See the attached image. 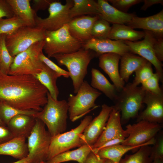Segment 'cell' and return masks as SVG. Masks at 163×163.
I'll use <instances>...</instances> for the list:
<instances>
[{"label":"cell","instance_id":"obj_20","mask_svg":"<svg viewBox=\"0 0 163 163\" xmlns=\"http://www.w3.org/2000/svg\"><path fill=\"white\" fill-rule=\"evenodd\" d=\"M126 24L133 29H143L152 32L157 37L163 38V10L146 17H139L135 15Z\"/></svg>","mask_w":163,"mask_h":163},{"label":"cell","instance_id":"obj_28","mask_svg":"<svg viewBox=\"0 0 163 163\" xmlns=\"http://www.w3.org/2000/svg\"><path fill=\"white\" fill-rule=\"evenodd\" d=\"M144 35V31L136 30L124 24H113L111 27L108 38L135 42L143 38Z\"/></svg>","mask_w":163,"mask_h":163},{"label":"cell","instance_id":"obj_38","mask_svg":"<svg viewBox=\"0 0 163 163\" xmlns=\"http://www.w3.org/2000/svg\"><path fill=\"white\" fill-rule=\"evenodd\" d=\"M160 81L159 76L155 72L150 78L142 83L141 87L145 91L155 94H163V92L159 85Z\"/></svg>","mask_w":163,"mask_h":163},{"label":"cell","instance_id":"obj_8","mask_svg":"<svg viewBox=\"0 0 163 163\" xmlns=\"http://www.w3.org/2000/svg\"><path fill=\"white\" fill-rule=\"evenodd\" d=\"M92 119L91 116H86L75 128L52 137L46 161L59 154L83 145L82 134Z\"/></svg>","mask_w":163,"mask_h":163},{"label":"cell","instance_id":"obj_16","mask_svg":"<svg viewBox=\"0 0 163 163\" xmlns=\"http://www.w3.org/2000/svg\"><path fill=\"white\" fill-rule=\"evenodd\" d=\"M146 108L139 113L137 122L145 120L162 124L163 121V94H155L145 91L143 101Z\"/></svg>","mask_w":163,"mask_h":163},{"label":"cell","instance_id":"obj_53","mask_svg":"<svg viewBox=\"0 0 163 163\" xmlns=\"http://www.w3.org/2000/svg\"><path fill=\"white\" fill-rule=\"evenodd\" d=\"M45 162H40V163H44Z\"/></svg>","mask_w":163,"mask_h":163},{"label":"cell","instance_id":"obj_48","mask_svg":"<svg viewBox=\"0 0 163 163\" xmlns=\"http://www.w3.org/2000/svg\"><path fill=\"white\" fill-rule=\"evenodd\" d=\"M143 5L141 7V10L143 11L146 10L148 8L155 4H163V0H144Z\"/></svg>","mask_w":163,"mask_h":163},{"label":"cell","instance_id":"obj_43","mask_svg":"<svg viewBox=\"0 0 163 163\" xmlns=\"http://www.w3.org/2000/svg\"><path fill=\"white\" fill-rule=\"evenodd\" d=\"M153 48L156 57L161 62L163 61V38L157 37L154 43Z\"/></svg>","mask_w":163,"mask_h":163},{"label":"cell","instance_id":"obj_11","mask_svg":"<svg viewBox=\"0 0 163 163\" xmlns=\"http://www.w3.org/2000/svg\"><path fill=\"white\" fill-rule=\"evenodd\" d=\"M125 130L128 136L121 144L132 146L153 145L155 137L161 131V124L140 120L136 123L129 124Z\"/></svg>","mask_w":163,"mask_h":163},{"label":"cell","instance_id":"obj_1","mask_svg":"<svg viewBox=\"0 0 163 163\" xmlns=\"http://www.w3.org/2000/svg\"><path fill=\"white\" fill-rule=\"evenodd\" d=\"M48 92L33 75H10L0 70V100L14 108L40 111Z\"/></svg>","mask_w":163,"mask_h":163},{"label":"cell","instance_id":"obj_37","mask_svg":"<svg viewBox=\"0 0 163 163\" xmlns=\"http://www.w3.org/2000/svg\"><path fill=\"white\" fill-rule=\"evenodd\" d=\"M152 65L151 63L147 61L135 72V77L133 83H131L133 86H138L153 75L154 73Z\"/></svg>","mask_w":163,"mask_h":163},{"label":"cell","instance_id":"obj_41","mask_svg":"<svg viewBox=\"0 0 163 163\" xmlns=\"http://www.w3.org/2000/svg\"><path fill=\"white\" fill-rule=\"evenodd\" d=\"M40 58L44 64L61 76H63L66 78L69 77V73L68 71L61 68L50 60L44 55L43 52L40 53Z\"/></svg>","mask_w":163,"mask_h":163},{"label":"cell","instance_id":"obj_25","mask_svg":"<svg viewBox=\"0 0 163 163\" xmlns=\"http://www.w3.org/2000/svg\"><path fill=\"white\" fill-rule=\"evenodd\" d=\"M120 75L121 79L127 82L131 74L148 61L131 52L121 56Z\"/></svg>","mask_w":163,"mask_h":163},{"label":"cell","instance_id":"obj_46","mask_svg":"<svg viewBox=\"0 0 163 163\" xmlns=\"http://www.w3.org/2000/svg\"><path fill=\"white\" fill-rule=\"evenodd\" d=\"M106 160L100 158L92 150L87 156L85 163H104Z\"/></svg>","mask_w":163,"mask_h":163},{"label":"cell","instance_id":"obj_54","mask_svg":"<svg viewBox=\"0 0 163 163\" xmlns=\"http://www.w3.org/2000/svg\"><path fill=\"white\" fill-rule=\"evenodd\" d=\"M44 163H47V162L46 161H45Z\"/></svg>","mask_w":163,"mask_h":163},{"label":"cell","instance_id":"obj_42","mask_svg":"<svg viewBox=\"0 0 163 163\" xmlns=\"http://www.w3.org/2000/svg\"><path fill=\"white\" fill-rule=\"evenodd\" d=\"M14 14L6 0H0V19L12 17Z\"/></svg>","mask_w":163,"mask_h":163},{"label":"cell","instance_id":"obj_32","mask_svg":"<svg viewBox=\"0 0 163 163\" xmlns=\"http://www.w3.org/2000/svg\"><path fill=\"white\" fill-rule=\"evenodd\" d=\"M136 152L132 155H126L119 163H152L150 157L151 147L149 145L141 147Z\"/></svg>","mask_w":163,"mask_h":163},{"label":"cell","instance_id":"obj_27","mask_svg":"<svg viewBox=\"0 0 163 163\" xmlns=\"http://www.w3.org/2000/svg\"><path fill=\"white\" fill-rule=\"evenodd\" d=\"M92 149V146L83 145L76 149L59 154L46 162L47 163H61L72 161L79 163H85L87 156Z\"/></svg>","mask_w":163,"mask_h":163},{"label":"cell","instance_id":"obj_23","mask_svg":"<svg viewBox=\"0 0 163 163\" xmlns=\"http://www.w3.org/2000/svg\"><path fill=\"white\" fill-rule=\"evenodd\" d=\"M13 11L14 15L21 18L26 26L34 27L37 15L30 5V0H6Z\"/></svg>","mask_w":163,"mask_h":163},{"label":"cell","instance_id":"obj_9","mask_svg":"<svg viewBox=\"0 0 163 163\" xmlns=\"http://www.w3.org/2000/svg\"><path fill=\"white\" fill-rule=\"evenodd\" d=\"M45 37V30L41 28L24 26L12 34L6 35L5 41L10 54L14 57Z\"/></svg>","mask_w":163,"mask_h":163},{"label":"cell","instance_id":"obj_19","mask_svg":"<svg viewBox=\"0 0 163 163\" xmlns=\"http://www.w3.org/2000/svg\"><path fill=\"white\" fill-rule=\"evenodd\" d=\"M99 66L109 76L117 91L125 86V82L120 78L119 63L121 56L115 53H107L99 56Z\"/></svg>","mask_w":163,"mask_h":163},{"label":"cell","instance_id":"obj_26","mask_svg":"<svg viewBox=\"0 0 163 163\" xmlns=\"http://www.w3.org/2000/svg\"><path fill=\"white\" fill-rule=\"evenodd\" d=\"M90 85L93 88L102 92L106 96L113 101L118 91L114 85L111 84L104 75L98 70H91Z\"/></svg>","mask_w":163,"mask_h":163},{"label":"cell","instance_id":"obj_18","mask_svg":"<svg viewBox=\"0 0 163 163\" xmlns=\"http://www.w3.org/2000/svg\"><path fill=\"white\" fill-rule=\"evenodd\" d=\"M100 18L83 15L73 18L68 24L69 32L72 36L83 43L92 37L91 31L95 21Z\"/></svg>","mask_w":163,"mask_h":163},{"label":"cell","instance_id":"obj_52","mask_svg":"<svg viewBox=\"0 0 163 163\" xmlns=\"http://www.w3.org/2000/svg\"><path fill=\"white\" fill-rule=\"evenodd\" d=\"M0 125H6L2 121L0 118Z\"/></svg>","mask_w":163,"mask_h":163},{"label":"cell","instance_id":"obj_6","mask_svg":"<svg viewBox=\"0 0 163 163\" xmlns=\"http://www.w3.org/2000/svg\"><path fill=\"white\" fill-rule=\"evenodd\" d=\"M101 94L84 80L75 95L70 94L68 98L69 118L75 122L97 107L95 101Z\"/></svg>","mask_w":163,"mask_h":163},{"label":"cell","instance_id":"obj_50","mask_svg":"<svg viewBox=\"0 0 163 163\" xmlns=\"http://www.w3.org/2000/svg\"><path fill=\"white\" fill-rule=\"evenodd\" d=\"M152 163H163V161L159 159H157L154 160Z\"/></svg>","mask_w":163,"mask_h":163},{"label":"cell","instance_id":"obj_2","mask_svg":"<svg viewBox=\"0 0 163 163\" xmlns=\"http://www.w3.org/2000/svg\"><path fill=\"white\" fill-rule=\"evenodd\" d=\"M97 56L94 51L83 48L71 53L53 56L60 66L67 68L72 82L74 92L76 94L84 81L87 68L91 60Z\"/></svg>","mask_w":163,"mask_h":163},{"label":"cell","instance_id":"obj_13","mask_svg":"<svg viewBox=\"0 0 163 163\" xmlns=\"http://www.w3.org/2000/svg\"><path fill=\"white\" fill-rule=\"evenodd\" d=\"M143 39L138 41H124L129 46L130 52L137 54L152 64L155 67L156 73L159 75L160 81L163 82V65L156 57L153 50V44L157 37L152 32L144 31Z\"/></svg>","mask_w":163,"mask_h":163},{"label":"cell","instance_id":"obj_47","mask_svg":"<svg viewBox=\"0 0 163 163\" xmlns=\"http://www.w3.org/2000/svg\"><path fill=\"white\" fill-rule=\"evenodd\" d=\"M124 139H113L108 141L104 143L101 146L97 149H93L97 150L99 149L104 148L112 146L115 145L121 144L123 142Z\"/></svg>","mask_w":163,"mask_h":163},{"label":"cell","instance_id":"obj_5","mask_svg":"<svg viewBox=\"0 0 163 163\" xmlns=\"http://www.w3.org/2000/svg\"><path fill=\"white\" fill-rule=\"evenodd\" d=\"M43 50L49 58L55 55L70 53L82 48L83 43L71 36L67 24L54 31H45Z\"/></svg>","mask_w":163,"mask_h":163},{"label":"cell","instance_id":"obj_40","mask_svg":"<svg viewBox=\"0 0 163 163\" xmlns=\"http://www.w3.org/2000/svg\"><path fill=\"white\" fill-rule=\"evenodd\" d=\"M112 4V6L118 10L127 13L129 9L132 6L139 4L143 0H107Z\"/></svg>","mask_w":163,"mask_h":163},{"label":"cell","instance_id":"obj_44","mask_svg":"<svg viewBox=\"0 0 163 163\" xmlns=\"http://www.w3.org/2000/svg\"><path fill=\"white\" fill-rule=\"evenodd\" d=\"M15 137L7 126L0 125V144L6 142Z\"/></svg>","mask_w":163,"mask_h":163},{"label":"cell","instance_id":"obj_21","mask_svg":"<svg viewBox=\"0 0 163 163\" xmlns=\"http://www.w3.org/2000/svg\"><path fill=\"white\" fill-rule=\"evenodd\" d=\"M100 14V17L109 23L124 24L129 22L135 15L122 12L110 5L107 0L97 1Z\"/></svg>","mask_w":163,"mask_h":163},{"label":"cell","instance_id":"obj_31","mask_svg":"<svg viewBox=\"0 0 163 163\" xmlns=\"http://www.w3.org/2000/svg\"><path fill=\"white\" fill-rule=\"evenodd\" d=\"M73 4L70 9V17L86 14L100 15L97 2L94 0H73Z\"/></svg>","mask_w":163,"mask_h":163},{"label":"cell","instance_id":"obj_7","mask_svg":"<svg viewBox=\"0 0 163 163\" xmlns=\"http://www.w3.org/2000/svg\"><path fill=\"white\" fill-rule=\"evenodd\" d=\"M44 44V40L37 42L15 56L8 74L34 75L40 73L45 65L40 58Z\"/></svg>","mask_w":163,"mask_h":163},{"label":"cell","instance_id":"obj_33","mask_svg":"<svg viewBox=\"0 0 163 163\" xmlns=\"http://www.w3.org/2000/svg\"><path fill=\"white\" fill-rule=\"evenodd\" d=\"M37 112L18 109L0 100V118L6 126L10 120L17 115L25 114L34 116Z\"/></svg>","mask_w":163,"mask_h":163},{"label":"cell","instance_id":"obj_36","mask_svg":"<svg viewBox=\"0 0 163 163\" xmlns=\"http://www.w3.org/2000/svg\"><path fill=\"white\" fill-rule=\"evenodd\" d=\"M111 28L109 23L100 17L93 25L92 36L93 38L98 39L108 38Z\"/></svg>","mask_w":163,"mask_h":163},{"label":"cell","instance_id":"obj_30","mask_svg":"<svg viewBox=\"0 0 163 163\" xmlns=\"http://www.w3.org/2000/svg\"><path fill=\"white\" fill-rule=\"evenodd\" d=\"M141 146H132L120 144L97 150L94 149L92 150L101 158L109 159L116 163H119L123 155L126 153L130 150L138 149Z\"/></svg>","mask_w":163,"mask_h":163},{"label":"cell","instance_id":"obj_10","mask_svg":"<svg viewBox=\"0 0 163 163\" xmlns=\"http://www.w3.org/2000/svg\"><path fill=\"white\" fill-rule=\"evenodd\" d=\"M45 125L36 118V122L27 137L28 150L27 157L32 163L46 161L52 136L45 128Z\"/></svg>","mask_w":163,"mask_h":163},{"label":"cell","instance_id":"obj_24","mask_svg":"<svg viewBox=\"0 0 163 163\" xmlns=\"http://www.w3.org/2000/svg\"><path fill=\"white\" fill-rule=\"evenodd\" d=\"M26 138L16 137L0 144V155H9L19 160L26 157L28 154Z\"/></svg>","mask_w":163,"mask_h":163},{"label":"cell","instance_id":"obj_22","mask_svg":"<svg viewBox=\"0 0 163 163\" xmlns=\"http://www.w3.org/2000/svg\"><path fill=\"white\" fill-rule=\"evenodd\" d=\"M36 118L34 116L20 114L12 118L7 126L15 137L25 138L30 135L36 122Z\"/></svg>","mask_w":163,"mask_h":163},{"label":"cell","instance_id":"obj_29","mask_svg":"<svg viewBox=\"0 0 163 163\" xmlns=\"http://www.w3.org/2000/svg\"><path fill=\"white\" fill-rule=\"evenodd\" d=\"M33 76L46 88L53 98L58 100L59 92L56 85V81L58 78L61 77L59 74L45 64L40 73Z\"/></svg>","mask_w":163,"mask_h":163},{"label":"cell","instance_id":"obj_3","mask_svg":"<svg viewBox=\"0 0 163 163\" xmlns=\"http://www.w3.org/2000/svg\"><path fill=\"white\" fill-rule=\"evenodd\" d=\"M47 101L41 111L34 117L47 126L52 137L65 132L67 128L68 105L65 100H55L48 92Z\"/></svg>","mask_w":163,"mask_h":163},{"label":"cell","instance_id":"obj_49","mask_svg":"<svg viewBox=\"0 0 163 163\" xmlns=\"http://www.w3.org/2000/svg\"><path fill=\"white\" fill-rule=\"evenodd\" d=\"M11 163H32L30 159L27 156L26 157L19 160L18 161Z\"/></svg>","mask_w":163,"mask_h":163},{"label":"cell","instance_id":"obj_12","mask_svg":"<svg viewBox=\"0 0 163 163\" xmlns=\"http://www.w3.org/2000/svg\"><path fill=\"white\" fill-rule=\"evenodd\" d=\"M73 4V0H66L64 5L60 2L54 0L48 8V17L42 18L36 15V26L49 31H55L61 28L72 19L70 17L69 11Z\"/></svg>","mask_w":163,"mask_h":163},{"label":"cell","instance_id":"obj_35","mask_svg":"<svg viewBox=\"0 0 163 163\" xmlns=\"http://www.w3.org/2000/svg\"><path fill=\"white\" fill-rule=\"evenodd\" d=\"M5 37V35H0V70L8 74L14 57L11 56L6 47Z\"/></svg>","mask_w":163,"mask_h":163},{"label":"cell","instance_id":"obj_34","mask_svg":"<svg viewBox=\"0 0 163 163\" xmlns=\"http://www.w3.org/2000/svg\"><path fill=\"white\" fill-rule=\"evenodd\" d=\"M26 26L23 21L18 17L14 15L8 18L0 19V35H11L20 28Z\"/></svg>","mask_w":163,"mask_h":163},{"label":"cell","instance_id":"obj_17","mask_svg":"<svg viewBox=\"0 0 163 163\" xmlns=\"http://www.w3.org/2000/svg\"><path fill=\"white\" fill-rule=\"evenodd\" d=\"M120 111L113 108L111 111L105 129L96 143L93 149H97L109 141L116 139H125L128 136L125 130L121 126Z\"/></svg>","mask_w":163,"mask_h":163},{"label":"cell","instance_id":"obj_4","mask_svg":"<svg viewBox=\"0 0 163 163\" xmlns=\"http://www.w3.org/2000/svg\"><path fill=\"white\" fill-rule=\"evenodd\" d=\"M145 91L141 87H134L131 83L125 85L118 92L114 100L113 108L120 111L121 122L126 123L130 119L136 117L141 109Z\"/></svg>","mask_w":163,"mask_h":163},{"label":"cell","instance_id":"obj_45","mask_svg":"<svg viewBox=\"0 0 163 163\" xmlns=\"http://www.w3.org/2000/svg\"><path fill=\"white\" fill-rule=\"evenodd\" d=\"M53 0H34L32 1L34 8L37 12L39 10H44L48 8Z\"/></svg>","mask_w":163,"mask_h":163},{"label":"cell","instance_id":"obj_14","mask_svg":"<svg viewBox=\"0 0 163 163\" xmlns=\"http://www.w3.org/2000/svg\"><path fill=\"white\" fill-rule=\"evenodd\" d=\"M113 106L104 104L99 114L92 119L85 129L82 135L83 145L93 146L98 139L106 126Z\"/></svg>","mask_w":163,"mask_h":163},{"label":"cell","instance_id":"obj_15","mask_svg":"<svg viewBox=\"0 0 163 163\" xmlns=\"http://www.w3.org/2000/svg\"><path fill=\"white\" fill-rule=\"evenodd\" d=\"M82 48L94 51L97 56L110 53H117L121 56L127 53L131 52L124 41L114 40L109 38H92L83 43Z\"/></svg>","mask_w":163,"mask_h":163},{"label":"cell","instance_id":"obj_51","mask_svg":"<svg viewBox=\"0 0 163 163\" xmlns=\"http://www.w3.org/2000/svg\"><path fill=\"white\" fill-rule=\"evenodd\" d=\"M104 163H116L109 159H106Z\"/></svg>","mask_w":163,"mask_h":163},{"label":"cell","instance_id":"obj_39","mask_svg":"<svg viewBox=\"0 0 163 163\" xmlns=\"http://www.w3.org/2000/svg\"><path fill=\"white\" fill-rule=\"evenodd\" d=\"M155 137V142L151 147L150 157L153 161L159 159L163 161V133L160 131Z\"/></svg>","mask_w":163,"mask_h":163}]
</instances>
